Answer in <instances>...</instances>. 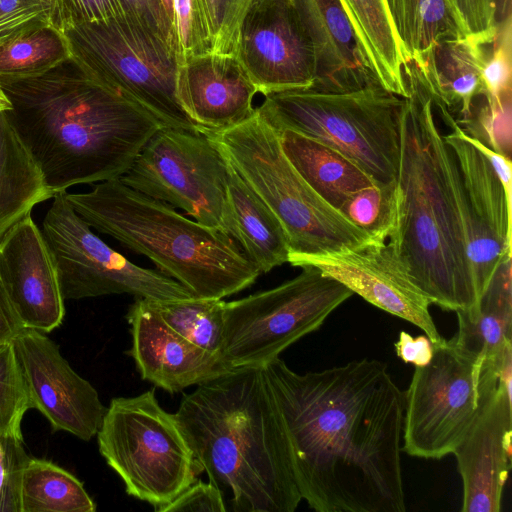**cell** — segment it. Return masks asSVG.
Wrapping results in <instances>:
<instances>
[{
    "mask_svg": "<svg viewBox=\"0 0 512 512\" xmlns=\"http://www.w3.org/2000/svg\"><path fill=\"white\" fill-rule=\"evenodd\" d=\"M264 373L295 483L318 512H404L405 399L386 364L361 359L299 374L279 357Z\"/></svg>",
    "mask_w": 512,
    "mask_h": 512,
    "instance_id": "obj_1",
    "label": "cell"
},
{
    "mask_svg": "<svg viewBox=\"0 0 512 512\" xmlns=\"http://www.w3.org/2000/svg\"><path fill=\"white\" fill-rule=\"evenodd\" d=\"M7 117L55 194L123 175L163 126L71 59L35 78L0 82Z\"/></svg>",
    "mask_w": 512,
    "mask_h": 512,
    "instance_id": "obj_2",
    "label": "cell"
},
{
    "mask_svg": "<svg viewBox=\"0 0 512 512\" xmlns=\"http://www.w3.org/2000/svg\"><path fill=\"white\" fill-rule=\"evenodd\" d=\"M209 481L234 512H293L302 500L263 367L229 369L184 396L175 413Z\"/></svg>",
    "mask_w": 512,
    "mask_h": 512,
    "instance_id": "obj_3",
    "label": "cell"
},
{
    "mask_svg": "<svg viewBox=\"0 0 512 512\" xmlns=\"http://www.w3.org/2000/svg\"><path fill=\"white\" fill-rule=\"evenodd\" d=\"M406 78L396 222L387 244L431 303L455 312L473 306L477 293L447 148L432 98L411 64Z\"/></svg>",
    "mask_w": 512,
    "mask_h": 512,
    "instance_id": "obj_4",
    "label": "cell"
},
{
    "mask_svg": "<svg viewBox=\"0 0 512 512\" xmlns=\"http://www.w3.org/2000/svg\"><path fill=\"white\" fill-rule=\"evenodd\" d=\"M64 195L90 227L149 258L194 297L223 299L250 287L261 275L233 238L118 178L98 182L88 192Z\"/></svg>",
    "mask_w": 512,
    "mask_h": 512,
    "instance_id": "obj_5",
    "label": "cell"
},
{
    "mask_svg": "<svg viewBox=\"0 0 512 512\" xmlns=\"http://www.w3.org/2000/svg\"><path fill=\"white\" fill-rule=\"evenodd\" d=\"M204 134L280 221L289 263L377 244L311 188L284 154L278 132L257 111L234 127Z\"/></svg>",
    "mask_w": 512,
    "mask_h": 512,
    "instance_id": "obj_6",
    "label": "cell"
},
{
    "mask_svg": "<svg viewBox=\"0 0 512 512\" xmlns=\"http://www.w3.org/2000/svg\"><path fill=\"white\" fill-rule=\"evenodd\" d=\"M405 98L379 84L347 92L293 90L265 96L257 113L277 132L319 140L375 182L396 184Z\"/></svg>",
    "mask_w": 512,
    "mask_h": 512,
    "instance_id": "obj_7",
    "label": "cell"
},
{
    "mask_svg": "<svg viewBox=\"0 0 512 512\" xmlns=\"http://www.w3.org/2000/svg\"><path fill=\"white\" fill-rule=\"evenodd\" d=\"M96 436L100 454L126 493L157 512L203 471L175 414L159 405L154 389L113 398Z\"/></svg>",
    "mask_w": 512,
    "mask_h": 512,
    "instance_id": "obj_8",
    "label": "cell"
},
{
    "mask_svg": "<svg viewBox=\"0 0 512 512\" xmlns=\"http://www.w3.org/2000/svg\"><path fill=\"white\" fill-rule=\"evenodd\" d=\"M269 290L225 302L220 360L225 369L264 367L318 330L353 292L313 265Z\"/></svg>",
    "mask_w": 512,
    "mask_h": 512,
    "instance_id": "obj_9",
    "label": "cell"
},
{
    "mask_svg": "<svg viewBox=\"0 0 512 512\" xmlns=\"http://www.w3.org/2000/svg\"><path fill=\"white\" fill-rule=\"evenodd\" d=\"M71 60L146 109L162 125L200 132L176 95L178 58L127 16L75 24L65 33Z\"/></svg>",
    "mask_w": 512,
    "mask_h": 512,
    "instance_id": "obj_10",
    "label": "cell"
},
{
    "mask_svg": "<svg viewBox=\"0 0 512 512\" xmlns=\"http://www.w3.org/2000/svg\"><path fill=\"white\" fill-rule=\"evenodd\" d=\"M118 179L234 239L228 163L204 133L161 126Z\"/></svg>",
    "mask_w": 512,
    "mask_h": 512,
    "instance_id": "obj_11",
    "label": "cell"
},
{
    "mask_svg": "<svg viewBox=\"0 0 512 512\" xmlns=\"http://www.w3.org/2000/svg\"><path fill=\"white\" fill-rule=\"evenodd\" d=\"M52 199L41 231L64 300L112 294L157 301L194 297L159 270L138 266L108 246L74 210L64 191Z\"/></svg>",
    "mask_w": 512,
    "mask_h": 512,
    "instance_id": "obj_12",
    "label": "cell"
},
{
    "mask_svg": "<svg viewBox=\"0 0 512 512\" xmlns=\"http://www.w3.org/2000/svg\"><path fill=\"white\" fill-rule=\"evenodd\" d=\"M480 363L452 339L433 344L430 362L415 367L404 394L402 451L435 460L453 453L478 411Z\"/></svg>",
    "mask_w": 512,
    "mask_h": 512,
    "instance_id": "obj_13",
    "label": "cell"
},
{
    "mask_svg": "<svg viewBox=\"0 0 512 512\" xmlns=\"http://www.w3.org/2000/svg\"><path fill=\"white\" fill-rule=\"evenodd\" d=\"M452 132L443 135L477 300L501 261L512 255V204L485 156L459 133L454 117L435 105Z\"/></svg>",
    "mask_w": 512,
    "mask_h": 512,
    "instance_id": "obj_14",
    "label": "cell"
},
{
    "mask_svg": "<svg viewBox=\"0 0 512 512\" xmlns=\"http://www.w3.org/2000/svg\"><path fill=\"white\" fill-rule=\"evenodd\" d=\"M512 359L490 358L478 371V411L452 454L462 479V512H499L511 468Z\"/></svg>",
    "mask_w": 512,
    "mask_h": 512,
    "instance_id": "obj_15",
    "label": "cell"
},
{
    "mask_svg": "<svg viewBox=\"0 0 512 512\" xmlns=\"http://www.w3.org/2000/svg\"><path fill=\"white\" fill-rule=\"evenodd\" d=\"M235 56L264 96L313 86V46L293 0H254L241 21Z\"/></svg>",
    "mask_w": 512,
    "mask_h": 512,
    "instance_id": "obj_16",
    "label": "cell"
},
{
    "mask_svg": "<svg viewBox=\"0 0 512 512\" xmlns=\"http://www.w3.org/2000/svg\"><path fill=\"white\" fill-rule=\"evenodd\" d=\"M26 384L31 408L54 431L89 441L101 426L107 407L92 384L80 376L46 333L22 329L11 341Z\"/></svg>",
    "mask_w": 512,
    "mask_h": 512,
    "instance_id": "obj_17",
    "label": "cell"
},
{
    "mask_svg": "<svg viewBox=\"0 0 512 512\" xmlns=\"http://www.w3.org/2000/svg\"><path fill=\"white\" fill-rule=\"evenodd\" d=\"M290 264L317 267L353 294L423 330L432 344L444 339L429 312L431 301L409 278L387 242L348 252L300 257Z\"/></svg>",
    "mask_w": 512,
    "mask_h": 512,
    "instance_id": "obj_18",
    "label": "cell"
},
{
    "mask_svg": "<svg viewBox=\"0 0 512 512\" xmlns=\"http://www.w3.org/2000/svg\"><path fill=\"white\" fill-rule=\"evenodd\" d=\"M0 277L23 327L49 333L65 317L56 268L28 214L0 239Z\"/></svg>",
    "mask_w": 512,
    "mask_h": 512,
    "instance_id": "obj_19",
    "label": "cell"
},
{
    "mask_svg": "<svg viewBox=\"0 0 512 512\" xmlns=\"http://www.w3.org/2000/svg\"><path fill=\"white\" fill-rule=\"evenodd\" d=\"M126 319L132 335L126 353L134 359L141 378L156 387L177 393L227 371L219 358L169 328L148 299L136 298Z\"/></svg>",
    "mask_w": 512,
    "mask_h": 512,
    "instance_id": "obj_20",
    "label": "cell"
},
{
    "mask_svg": "<svg viewBox=\"0 0 512 512\" xmlns=\"http://www.w3.org/2000/svg\"><path fill=\"white\" fill-rule=\"evenodd\" d=\"M258 93L234 55L209 53L178 66L176 95L201 133L222 131L248 120Z\"/></svg>",
    "mask_w": 512,
    "mask_h": 512,
    "instance_id": "obj_21",
    "label": "cell"
},
{
    "mask_svg": "<svg viewBox=\"0 0 512 512\" xmlns=\"http://www.w3.org/2000/svg\"><path fill=\"white\" fill-rule=\"evenodd\" d=\"M293 4L313 46L315 80L310 89L347 92L379 84L339 0H293Z\"/></svg>",
    "mask_w": 512,
    "mask_h": 512,
    "instance_id": "obj_22",
    "label": "cell"
},
{
    "mask_svg": "<svg viewBox=\"0 0 512 512\" xmlns=\"http://www.w3.org/2000/svg\"><path fill=\"white\" fill-rule=\"evenodd\" d=\"M489 41L464 36L445 39L431 49L421 65L408 62L434 103L458 110L456 120L467 117L474 101L484 96L482 71Z\"/></svg>",
    "mask_w": 512,
    "mask_h": 512,
    "instance_id": "obj_23",
    "label": "cell"
},
{
    "mask_svg": "<svg viewBox=\"0 0 512 512\" xmlns=\"http://www.w3.org/2000/svg\"><path fill=\"white\" fill-rule=\"evenodd\" d=\"M506 256L494 271L477 302L456 310L458 332L454 344L477 362L512 344V265Z\"/></svg>",
    "mask_w": 512,
    "mask_h": 512,
    "instance_id": "obj_24",
    "label": "cell"
},
{
    "mask_svg": "<svg viewBox=\"0 0 512 512\" xmlns=\"http://www.w3.org/2000/svg\"><path fill=\"white\" fill-rule=\"evenodd\" d=\"M284 154L303 179L339 212L359 190L376 183L358 164L337 149L300 133L278 132Z\"/></svg>",
    "mask_w": 512,
    "mask_h": 512,
    "instance_id": "obj_25",
    "label": "cell"
},
{
    "mask_svg": "<svg viewBox=\"0 0 512 512\" xmlns=\"http://www.w3.org/2000/svg\"><path fill=\"white\" fill-rule=\"evenodd\" d=\"M355 31L363 57L378 83L407 98L408 60L387 0H339Z\"/></svg>",
    "mask_w": 512,
    "mask_h": 512,
    "instance_id": "obj_26",
    "label": "cell"
},
{
    "mask_svg": "<svg viewBox=\"0 0 512 512\" xmlns=\"http://www.w3.org/2000/svg\"><path fill=\"white\" fill-rule=\"evenodd\" d=\"M227 163V200L234 240L261 274L267 273L288 262L287 235L270 208Z\"/></svg>",
    "mask_w": 512,
    "mask_h": 512,
    "instance_id": "obj_27",
    "label": "cell"
},
{
    "mask_svg": "<svg viewBox=\"0 0 512 512\" xmlns=\"http://www.w3.org/2000/svg\"><path fill=\"white\" fill-rule=\"evenodd\" d=\"M53 196L6 111H0V239L37 204Z\"/></svg>",
    "mask_w": 512,
    "mask_h": 512,
    "instance_id": "obj_28",
    "label": "cell"
},
{
    "mask_svg": "<svg viewBox=\"0 0 512 512\" xmlns=\"http://www.w3.org/2000/svg\"><path fill=\"white\" fill-rule=\"evenodd\" d=\"M387 3L407 60L417 66L438 42L463 36L448 0H387Z\"/></svg>",
    "mask_w": 512,
    "mask_h": 512,
    "instance_id": "obj_29",
    "label": "cell"
},
{
    "mask_svg": "<svg viewBox=\"0 0 512 512\" xmlns=\"http://www.w3.org/2000/svg\"><path fill=\"white\" fill-rule=\"evenodd\" d=\"M96 504L73 474L30 457L23 473L20 512H94Z\"/></svg>",
    "mask_w": 512,
    "mask_h": 512,
    "instance_id": "obj_30",
    "label": "cell"
},
{
    "mask_svg": "<svg viewBox=\"0 0 512 512\" xmlns=\"http://www.w3.org/2000/svg\"><path fill=\"white\" fill-rule=\"evenodd\" d=\"M70 59L65 34L50 26L39 27L0 44V82L39 77Z\"/></svg>",
    "mask_w": 512,
    "mask_h": 512,
    "instance_id": "obj_31",
    "label": "cell"
},
{
    "mask_svg": "<svg viewBox=\"0 0 512 512\" xmlns=\"http://www.w3.org/2000/svg\"><path fill=\"white\" fill-rule=\"evenodd\" d=\"M149 302L169 328L220 360L225 301L191 297Z\"/></svg>",
    "mask_w": 512,
    "mask_h": 512,
    "instance_id": "obj_32",
    "label": "cell"
},
{
    "mask_svg": "<svg viewBox=\"0 0 512 512\" xmlns=\"http://www.w3.org/2000/svg\"><path fill=\"white\" fill-rule=\"evenodd\" d=\"M339 213L377 243H385L396 222V184L374 183L350 196Z\"/></svg>",
    "mask_w": 512,
    "mask_h": 512,
    "instance_id": "obj_33",
    "label": "cell"
},
{
    "mask_svg": "<svg viewBox=\"0 0 512 512\" xmlns=\"http://www.w3.org/2000/svg\"><path fill=\"white\" fill-rule=\"evenodd\" d=\"M31 408L11 342L0 344V433L23 439L21 422Z\"/></svg>",
    "mask_w": 512,
    "mask_h": 512,
    "instance_id": "obj_34",
    "label": "cell"
},
{
    "mask_svg": "<svg viewBox=\"0 0 512 512\" xmlns=\"http://www.w3.org/2000/svg\"><path fill=\"white\" fill-rule=\"evenodd\" d=\"M511 102H491L480 96L467 117L454 119L467 135L511 158Z\"/></svg>",
    "mask_w": 512,
    "mask_h": 512,
    "instance_id": "obj_35",
    "label": "cell"
},
{
    "mask_svg": "<svg viewBox=\"0 0 512 512\" xmlns=\"http://www.w3.org/2000/svg\"><path fill=\"white\" fill-rule=\"evenodd\" d=\"M482 81L487 100L512 99V16L498 23L495 36L486 44Z\"/></svg>",
    "mask_w": 512,
    "mask_h": 512,
    "instance_id": "obj_36",
    "label": "cell"
},
{
    "mask_svg": "<svg viewBox=\"0 0 512 512\" xmlns=\"http://www.w3.org/2000/svg\"><path fill=\"white\" fill-rule=\"evenodd\" d=\"M208 27L212 53L236 55L245 12L254 0H199Z\"/></svg>",
    "mask_w": 512,
    "mask_h": 512,
    "instance_id": "obj_37",
    "label": "cell"
},
{
    "mask_svg": "<svg viewBox=\"0 0 512 512\" xmlns=\"http://www.w3.org/2000/svg\"><path fill=\"white\" fill-rule=\"evenodd\" d=\"M174 28L179 65L191 58L212 53L199 0H174Z\"/></svg>",
    "mask_w": 512,
    "mask_h": 512,
    "instance_id": "obj_38",
    "label": "cell"
},
{
    "mask_svg": "<svg viewBox=\"0 0 512 512\" xmlns=\"http://www.w3.org/2000/svg\"><path fill=\"white\" fill-rule=\"evenodd\" d=\"M29 459L23 439L0 433V512H20L21 482Z\"/></svg>",
    "mask_w": 512,
    "mask_h": 512,
    "instance_id": "obj_39",
    "label": "cell"
},
{
    "mask_svg": "<svg viewBox=\"0 0 512 512\" xmlns=\"http://www.w3.org/2000/svg\"><path fill=\"white\" fill-rule=\"evenodd\" d=\"M43 26L50 23L39 0H0V44Z\"/></svg>",
    "mask_w": 512,
    "mask_h": 512,
    "instance_id": "obj_40",
    "label": "cell"
},
{
    "mask_svg": "<svg viewBox=\"0 0 512 512\" xmlns=\"http://www.w3.org/2000/svg\"><path fill=\"white\" fill-rule=\"evenodd\" d=\"M125 16L162 41L177 56V39L161 0H121Z\"/></svg>",
    "mask_w": 512,
    "mask_h": 512,
    "instance_id": "obj_41",
    "label": "cell"
},
{
    "mask_svg": "<svg viewBox=\"0 0 512 512\" xmlns=\"http://www.w3.org/2000/svg\"><path fill=\"white\" fill-rule=\"evenodd\" d=\"M224 496L213 483L194 481L158 512H226Z\"/></svg>",
    "mask_w": 512,
    "mask_h": 512,
    "instance_id": "obj_42",
    "label": "cell"
},
{
    "mask_svg": "<svg viewBox=\"0 0 512 512\" xmlns=\"http://www.w3.org/2000/svg\"><path fill=\"white\" fill-rule=\"evenodd\" d=\"M75 24L95 23L125 15L121 0H68Z\"/></svg>",
    "mask_w": 512,
    "mask_h": 512,
    "instance_id": "obj_43",
    "label": "cell"
},
{
    "mask_svg": "<svg viewBox=\"0 0 512 512\" xmlns=\"http://www.w3.org/2000/svg\"><path fill=\"white\" fill-rule=\"evenodd\" d=\"M394 347L397 356L404 363L413 364L415 367L427 365L433 356V344L426 335L414 338L408 332L401 331Z\"/></svg>",
    "mask_w": 512,
    "mask_h": 512,
    "instance_id": "obj_44",
    "label": "cell"
},
{
    "mask_svg": "<svg viewBox=\"0 0 512 512\" xmlns=\"http://www.w3.org/2000/svg\"><path fill=\"white\" fill-rule=\"evenodd\" d=\"M456 122V121H455ZM460 135L472 144L489 161L496 175L498 176L509 203L512 204V163L511 158L507 157L492 148L488 147L478 139L467 135L456 123Z\"/></svg>",
    "mask_w": 512,
    "mask_h": 512,
    "instance_id": "obj_45",
    "label": "cell"
},
{
    "mask_svg": "<svg viewBox=\"0 0 512 512\" xmlns=\"http://www.w3.org/2000/svg\"><path fill=\"white\" fill-rule=\"evenodd\" d=\"M24 329L0 277V344L11 342Z\"/></svg>",
    "mask_w": 512,
    "mask_h": 512,
    "instance_id": "obj_46",
    "label": "cell"
},
{
    "mask_svg": "<svg viewBox=\"0 0 512 512\" xmlns=\"http://www.w3.org/2000/svg\"><path fill=\"white\" fill-rule=\"evenodd\" d=\"M50 26L64 34L74 25L68 0H39Z\"/></svg>",
    "mask_w": 512,
    "mask_h": 512,
    "instance_id": "obj_47",
    "label": "cell"
},
{
    "mask_svg": "<svg viewBox=\"0 0 512 512\" xmlns=\"http://www.w3.org/2000/svg\"><path fill=\"white\" fill-rule=\"evenodd\" d=\"M496 12L499 18H505L512 13L511 2L512 0H495Z\"/></svg>",
    "mask_w": 512,
    "mask_h": 512,
    "instance_id": "obj_48",
    "label": "cell"
},
{
    "mask_svg": "<svg viewBox=\"0 0 512 512\" xmlns=\"http://www.w3.org/2000/svg\"><path fill=\"white\" fill-rule=\"evenodd\" d=\"M161 2L168 20L174 27V0H161Z\"/></svg>",
    "mask_w": 512,
    "mask_h": 512,
    "instance_id": "obj_49",
    "label": "cell"
},
{
    "mask_svg": "<svg viewBox=\"0 0 512 512\" xmlns=\"http://www.w3.org/2000/svg\"><path fill=\"white\" fill-rule=\"evenodd\" d=\"M12 108V104L0 84V111H8Z\"/></svg>",
    "mask_w": 512,
    "mask_h": 512,
    "instance_id": "obj_50",
    "label": "cell"
}]
</instances>
